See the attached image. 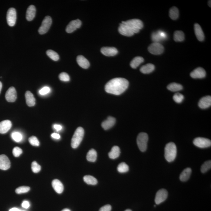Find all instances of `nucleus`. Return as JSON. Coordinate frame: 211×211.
Instances as JSON below:
<instances>
[{"mask_svg": "<svg viewBox=\"0 0 211 211\" xmlns=\"http://www.w3.org/2000/svg\"><path fill=\"white\" fill-rule=\"evenodd\" d=\"M112 207L111 205H105L100 209L99 211H111Z\"/></svg>", "mask_w": 211, "mask_h": 211, "instance_id": "obj_45", "label": "nucleus"}, {"mask_svg": "<svg viewBox=\"0 0 211 211\" xmlns=\"http://www.w3.org/2000/svg\"><path fill=\"white\" fill-rule=\"evenodd\" d=\"M190 75L193 78H203L206 76V73L204 69L201 67H198L191 73Z\"/></svg>", "mask_w": 211, "mask_h": 211, "instance_id": "obj_14", "label": "nucleus"}, {"mask_svg": "<svg viewBox=\"0 0 211 211\" xmlns=\"http://www.w3.org/2000/svg\"><path fill=\"white\" fill-rule=\"evenodd\" d=\"M155 69V66L151 63H148L141 66L140 71L144 74H148L153 72Z\"/></svg>", "mask_w": 211, "mask_h": 211, "instance_id": "obj_25", "label": "nucleus"}, {"mask_svg": "<svg viewBox=\"0 0 211 211\" xmlns=\"http://www.w3.org/2000/svg\"><path fill=\"white\" fill-rule=\"evenodd\" d=\"M128 81L123 78H115L111 79L106 85L105 90L108 93L115 95L121 94L128 89Z\"/></svg>", "mask_w": 211, "mask_h": 211, "instance_id": "obj_2", "label": "nucleus"}, {"mask_svg": "<svg viewBox=\"0 0 211 211\" xmlns=\"http://www.w3.org/2000/svg\"><path fill=\"white\" fill-rule=\"evenodd\" d=\"M177 155V147L173 142H170L165 148V157L168 162H171L175 159Z\"/></svg>", "mask_w": 211, "mask_h": 211, "instance_id": "obj_3", "label": "nucleus"}, {"mask_svg": "<svg viewBox=\"0 0 211 211\" xmlns=\"http://www.w3.org/2000/svg\"><path fill=\"white\" fill-rule=\"evenodd\" d=\"M9 211H25L24 210H22L21 209H19L18 208H13L10 209Z\"/></svg>", "mask_w": 211, "mask_h": 211, "instance_id": "obj_49", "label": "nucleus"}, {"mask_svg": "<svg viewBox=\"0 0 211 211\" xmlns=\"http://www.w3.org/2000/svg\"><path fill=\"white\" fill-rule=\"evenodd\" d=\"M174 39L176 42H181L185 40V34L183 31H176L174 34Z\"/></svg>", "mask_w": 211, "mask_h": 211, "instance_id": "obj_31", "label": "nucleus"}, {"mask_svg": "<svg viewBox=\"0 0 211 211\" xmlns=\"http://www.w3.org/2000/svg\"><path fill=\"white\" fill-rule=\"evenodd\" d=\"M148 50L152 54L160 55L164 52V46L160 43L154 42L149 46Z\"/></svg>", "mask_w": 211, "mask_h": 211, "instance_id": "obj_7", "label": "nucleus"}, {"mask_svg": "<svg viewBox=\"0 0 211 211\" xmlns=\"http://www.w3.org/2000/svg\"><path fill=\"white\" fill-rule=\"evenodd\" d=\"M52 186L54 190L57 193H61L64 190V186L60 180L55 179L53 180L52 183Z\"/></svg>", "mask_w": 211, "mask_h": 211, "instance_id": "obj_20", "label": "nucleus"}, {"mask_svg": "<svg viewBox=\"0 0 211 211\" xmlns=\"http://www.w3.org/2000/svg\"><path fill=\"white\" fill-rule=\"evenodd\" d=\"M193 143L196 146L201 148H207L210 147L211 145L210 140L202 137H197L195 138Z\"/></svg>", "mask_w": 211, "mask_h": 211, "instance_id": "obj_9", "label": "nucleus"}, {"mask_svg": "<svg viewBox=\"0 0 211 211\" xmlns=\"http://www.w3.org/2000/svg\"><path fill=\"white\" fill-rule=\"evenodd\" d=\"M115 122L116 120L115 118L112 117H108L106 120L102 122V128L106 130L109 129L115 125Z\"/></svg>", "mask_w": 211, "mask_h": 211, "instance_id": "obj_18", "label": "nucleus"}, {"mask_svg": "<svg viewBox=\"0 0 211 211\" xmlns=\"http://www.w3.org/2000/svg\"><path fill=\"white\" fill-rule=\"evenodd\" d=\"M97 157V153L94 149H91L88 153L86 156V159L88 161L95 162L96 161Z\"/></svg>", "mask_w": 211, "mask_h": 211, "instance_id": "obj_29", "label": "nucleus"}, {"mask_svg": "<svg viewBox=\"0 0 211 211\" xmlns=\"http://www.w3.org/2000/svg\"><path fill=\"white\" fill-rule=\"evenodd\" d=\"M59 78L61 81L65 82H69L70 79L69 75L67 73H64V72L60 74Z\"/></svg>", "mask_w": 211, "mask_h": 211, "instance_id": "obj_42", "label": "nucleus"}, {"mask_svg": "<svg viewBox=\"0 0 211 211\" xmlns=\"http://www.w3.org/2000/svg\"><path fill=\"white\" fill-rule=\"evenodd\" d=\"M47 55L52 60L57 61L59 60V56L58 54L54 50H47L46 52Z\"/></svg>", "mask_w": 211, "mask_h": 211, "instance_id": "obj_34", "label": "nucleus"}, {"mask_svg": "<svg viewBox=\"0 0 211 211\" xmlns=\"http://www.w3.org/2000/svg\"><path fill=\"white\" fill-rule=\"evenodd\" d=\"M142 21L138 19H133L126 21H122L119 24L118 31L122 35L131 37L137 33L143 27Z\"/></svg>", "mask_w": 211, "mask_h": 211, "instance_id": "obj_1", "label": "nucleus"}, {"mask_svg": "<svg viewBox=\"0 0 211 211\" xmlns=\"http://www.w3.org/2000/svg\"><path fill=\"white\" fill-rule=\"evenodd\" d=\"M167 89L172 92H178L183 89V86L180 84L173 83L170 84L167 86Z\"/></svg>", "mask_w": 211, "mask_h": 211, "instance_id": "obj_30", "label": "nucleus"}, {"mask_svg": "<svg viewBox=\"0 0 211 211\" xmlns=\"http://www.w3.org/2000/svg\"><path fill=\"white\" fill-rule=\"evenodd\" d=\"M84 135V130L82 127H79L77 129L73 136L71 141V146L76 149L80 145Z\"/></svg>", "mask_w": 211, "mask_h": 211, "instance_id": "obj_4", "label": "nucleus"}, {"mask_svg": "<svg viewBox=\"0 0 211 211\" xmlns=\"http://www.w3.org/2000/svg\"><path fill=\"white\" fill-rule=\"evenodd\" d=\"M52 20L51 17L47 16L45 17L42 22V25L38 30V32L40 34H44L47 32L51 26Z\"/></svg>", "mask_w": 211, "mask_h": 211, "instance_id": "obj_6", "label": "nucleus"}, {"mask_svg": "<svg viewBox=\"0 0 211 211\" xmlns=\"http://www.w3.org/2000/svg\"><path fill=\"white\" fill-rule=\"evenodd\" d=\"M22 153V150L18 147H14L13 150V154L14 157H19Z\"/></svg>", "mask_w": 211, "mask_h": 211, "instance_id": "obj_43", "label": "nucleus"}, {"mask_svg": "<svg viewBox=\"0 0 211 211\" xmlns=\"http://www.w3.org/2000/svg\"><path fill=\"white\" fill-rule=\"evenodd\" d=\"M211 168V160L205 162L201 167V172L203 173H206L208 170L210 169Z\"/></svg>", "mask_w": 211, "mask_h": 211, "instance_id": "obj_37", "label": "nucleus"}, {"mask_svg": "<svg viewBox=\"0 0 211 211\" xmlns=\"http://www.w3.org/2000/svg\"><path fill=\"white\" fill-rule=\"evenodd\" d=\"M144 62V59L141 56H137L131 61L130 66L133 69H136Z\"/></svg>", "mask_w": 211, "mask_h": 211, "instance_id": "obj_28", "label": "nucleus"}, {"mask_svg": "<svg viewBox=\"0 0 211 211\" xmlns=\"http://www.w3.org/2000/svg\"><path fill=\"white\" fill-rule=\"evenodd\" d=\"M22 206L23 208L25 209H28L30 206V204L29 202L27 201H24L22 204Z\"/></svg>", "mask_w": 211, "mask_h": 211, "instance_id": "obj_46", "label": "nucleus"}, {"mask_svg": "<svg viewBox=\"0 0 211 211\" xmlns=\"http://www.w3.org/2000/svg\"><path fill=\"white\" fill-rule=\"evenodd\" d=\"M194 31L196 37L199 41H203L204 40L205 35L201 27L198 24L196 23L194 25Z\"/></svg>", "mask_w": 211, "mask_h": 211, "instance_id": "obj_19", "label": "nucleus"}, {"mask_svg": "<svg viewBox=\"0 0 211 211\" xmlns=\"http://www.w3.org/2000/svg\"><path fill=\"white\" fill-rule=\"evenodd\" d=\"M129 168L128 165L125 163L122 162L118 165L117 167V170L119 173H123L128 172Z\"/></svg>", "mask_w": 211, "mask_h": 211, "instance_id": "obj_36", "label": "nucleus"}, {"mask_svg": "<svg viewBox=\"0 0 211 211\" xmlns=\"http://www.w3.org/2000/svg\"><path fill=\"white\" fill-rule=\"evenodd\" d=\"M5 98L9 102H15L17 98V94L15 88L11 87L8 90L6 93Z\"/></svg>", "mask_w": 211, "mask_h": 211, "instance_id": "obj_12", "label": "nucleus"}, {"mask_svg": "<svg viewBox=\"0 0 211 211\" xmlns=\"http://www.w3.org/2000/svg\"><path fill=\"white\" fill-rule=\"evenodd\" d=\"M169 16L173 20H176L178 18L179 15V12L178 9L176 7H173L170 9L169 10Z\"/></svg>", "mask_w": 211, "mask_h": 211, "instance_id": "obj_32", "label": "nucleus"}, {"mask_svg": "<svg viewBox=\"0 0 211 211\" xmlns=\"http://www.w3.org/2000/svg\"><path fill=\"white\" fill-rule=\"evenodd\" d=\"M62 211H71L70 210V209H63V210H62Z\"/></svg>", "mask_w": 211, "mask_h": 211, "instance_id": "obj_51", "label": "nucleus"}, {"mask_svg": "<svg viewBox=\"0 0 211 211\" xmlns=\"http://www.w3.org/2000/svg\"><path fill=\"white\" fill-rule=\"evenodd\" d=\"M25 98L26 102L29 106L32 107L35 105L36 100L33 94L29 91L26 92Z\"/></svg>", "mask_w": 211, "mask_h": 211, "instance_id": "obj_21", "label": "nucleus"}, {"mask_svg": "<svg viewBox=\"0 0 211 211\" xmlns=\"http://www.w3.org/2000/svg\"><path fill=\"white\" fill-rule=\"evenodd\" d=\"M82 22L79 19L73 20L71 21L66 26V31L69 33H73L75 30L80 28L82 25Z\"/></svg>", "mask_w": 211, "mask_h": 211, "instance_id": "obj_11", "label": "nucleus"}, {"mask_svg": "<svg viewBox=\"0 0 211 211\" xmlns=\"http://www.w3.org/2000/svg\"><path fill=\"white\" fill-rule=\"evenodd\" d=\"M12 123L10 120H4L0 122V133L5 134L10 129Z\"/></svg>", "mask_w": 211, "mask_h": 211, "instance_id": "obj_15", "label": "nucleus"}, {"mask_svg": "<svg viewBox=\"0 0 211 211\" xmlns=\"http://www.w3.org/2000/svg\"><path fill=\"white\" fill-rule=\"evenodd\" d=\"M208 3H209V6L211 7V1H209Z\"/></svg>", "mask_w": 211, "mask_h": 211, "instance_id": "obj_52", "label": "nucleus"}, {"mask_svg": "<svg viewBox=\"0 0 211 211\" xmlns=\"http://www.w3.org/2000/svg\"><path fill=\"white\" fill-rule=\"evenodd\" d=\"M198 105L199 107L202 109H206L209 107L211 105V97H204L199 101Z\"/></svg>", "mask_w": 211, "mask_h": 211, "instance_id": "obj_17", "label": "nucleus"}, {"mask_svg": "<svg viewBox=\"0 0 211 211\" xmlns=\"http://www.w3.org/2000/svg\"><path fill=\"white\" fill-rule=\"evenodd\" d=\"M125 211H132L131 210V209H126V210H125Z\"/></svg>", "mask_w": 211, "mask_h": 211, "instance_id": "obj_53", "label": "nucleus"}, {"mask_svg": "<svg viewBox=\"0 0 211 211\" xmlns=\"http://www.w3.org/2000/svg\"><path fill=\"white\" fill-rule=\"evenodd\" d=\"M166 37L165 33L160 31L158 32L153 33L152 35V39L154 42L158 43L161 40L165 39Z\"/></svg>", "mask_w": 211, "mask_h": 211, "instance_id": "obj_24", "label": "nucleus"}, {"mask_svg": "<svg viewBox=\"0 0 211 211\" xmlns=\"http://www.w3.org/2000/svg\"><path fill=\"white\" fill-rule=\"evenodd\" d=\"M168 197L167 190L165 189H161L157 191L156 194L155 202L156 204L159 205L166 200Z\"/></svg>", "mask_w": 211, "mask_h": 211, "instance_id": "obj_10", "label": "nucleus"}, {"mask_svg": "<svg viewBox=\"0 0 211 211\" xmlns=\"http://www.w3.org/2000/svg\"><path fill=\"white\" fill-rule=\"evenodd\" d=\"M10 161L6 155H0V169L7 170L10 167Z\"/></svg>", "mask_w": 211, "mask_h": 211, "instance_id": "obj_13", "label": "nucleus"}, {"mask_svg": "<svg viewBox=\"0 0 211 211\" xmlns=\"http://www.w3.org/2000/svg\"><path fill=\"white\" fill-rule=\"evenodd\" d=\"M102 54L107 56H113L116 55L118 50L116 48L113 47H103L101 50Z\"/></svg>", "mask_w": 211, "mask_h": 211, "instance_id": "obj_16", "label": "nucleus"}, {"mask_svg": "<svg viewBox=\"0 0 211 211\" xmlns=\"http://www.w3.org/2000/svg\"><path fill=\"white\" fill-rule=\"evenodd\" d=\"M30 190V187L26 186H20L16 189L15 192L17 194H21L27 193Z\"/></svg>", "mask_w": 211, "mask_h": 211, "instance_id": "obj_38", "label": "nucleus"}, {"mask_svg": "<svg viewBox=\"0 0 211 211\" xmlns=\"http://www.w3.org/2000/svg\"><path fill=\"white\" fill-rule=\"evenodd\" d=\"M6 19L9 26L11 27L15 26L17 20V12L15 8H11L8 10Z\"/></svg>", "mask_w": 211, "mask_h": 211, "instance_id": "obj_8", "label": "nucleus"}, {"mask_svg": "<svg viewBox=\"0 0 211 211\" xmlns=\"http://www.w3.org/2000/svg\"><path fill=\"white\" fill-rule=\"evenodd\" d=\"M53 127H54V129L57 131H60L62 128L61 125H59V124H54Z\"/></svg>", "mask_w": 211, "mask_h": 211, "instance_id": "obj_48", "label": "nucleus"}, {"mask_svg": "<svg viewBox=\"0 0 211 211\" xmlns=\"http://www.w3.org/2000/svg\"><path fill=\"white\" fill-rule=\"evenodd\" d=\"M2 89V83L0 82V94H1V90Z\"/></svg>", "mask_w": 211, "mask_h": 211, "instance_id": "obj_50", "label": "nucleus"}, {"mask_svg": "<svg viewBox=\"0 0 211 211\" xmlns=\"http://www.w3.org/2000/svg\"><path fill=\"white\" fill-rule=\"evenodd\" d=\"M148 136L145 133H141L137 138V144L140 151L145 152L147 149Z\"/></svg>", "mask_w": 211, "mask_h": 211, "instance_id": "obj_5", "label": "nucleus"}, {"mask_svg": "<svg viewBox=\"0 0 211 211\" xmlns=\"http://www.w3.org/2000/svg\"><path fill=\"white\" fill-rule=\"evenodd\" d=\"M173 98L175 102L177 103H180L183 102L184 99V97L182 94L177 93L175 94Z\"/></svg>", "mask_w": 211, "mask_h": 211, "instance_id": "obj_39", "label": "nucleus"}, {"mask_svg": "<svg viewBox=\"0 0 211 211\" xmlns=\"http://www.w3.org/2000/svg\"><path fill=\"white\" fill-rule=\"evenodd\" d=\"M29 141L31 145L34 146H38L40 142L38 138L35 136H32L29 138Z\"/></svg>", "mask_w": 211, "mask_h": 211, "instance_id": "obj_41", "label": "nucleus"}, {"mask_svg": "<svg viewBox=\"0 0 211 211\" xmlns=\"http://www.w3.org/2000/svg\"><path fill=\"white\" fill-rule=\"evenodd\" d=\"M192 173V170L190 168L185 169L181 174L180 176V180L182 181H186L190 178Z\"/></svg>", "mask_w": 211, "mask_h": 211, "instance_id": "obj_26", "label": "nucleus"}, {"mask_svg": "<svg viewBox=\"0 0 211 211\" xmlns=\"http://www.w3.org/2000/svg\"><path fill=\"white\" fill-rule=\"evenodd\" d=\"M121 151L119 147L117 146H115L112 147V150L108 154L110 158L115 159L117 158L120 154Z\"/></svg>", "mask_w": 211, "mask_h": 211, "instance_id": "obj_27", "label": "nucleus"}, {"mask_svg": "<svg viewBox=\"0 0 211 211\" xmlns=\"http://www.w3.org/2000/svg\"><path fill=\"white\" fill-rule=\"evenodd\" d=\"M52 138L56 139H59L60 138V136L58 133H53L51 135Z\"/></svg>", "mask_w": 211, "mask_h": 211, "instance_id": "obj_47", "label": "nucleus"}, {"mask_svg": "<svg viewBox=\"0 0 211 211\" xmlns=\"http://www.w3.org/2000/svg\"><path fill=\"white\" fill-rule=\"evenodd\" d=\"M31 169L33 173H38L41 170V167L35 161H33L31 164Z\"/></svg>", "mask_w": 211, "mask_h": 211, "instance_id": "obj_40", "label": "nucleus"}, {"mask_svg": "<svg viewBox=\"0 0 211 211\" xmlns=\"http://www.w3.org/2000/svg\"><path fill=\"white\" fill-rule=\"evenodd\" d=\"M84 181L88 185H95L98 183V180L93 176L87 175L83 177Z\"/></svg>", "mask_w": 211, "mask_h": 211, "instance_id": "obj_33", "label": "nucleus"}, {"mask_svg": "<svg viewBox=\"0 0 211 211\" xmlns=\"http://www.w3.org/2000/svg\"><path fill=\"white\" fill-rule=\"evenodd\" d=\"M50 87H48V86H45V87L42 88L40 90L39 93L40 95H44L50 93Z\"/></svg>", "mask_w": 211, "mask_h": 211, "instance_id": "obj_44", "label": "nucleus"}, {"mask_svg": "<svg viewBox=\"0 0 211 211\" xmlns=\"http://www.w3.org/2000/svg\"><path fill=\"white\" fill-rule=\"evenodd\" d=\"M77 62L82 68L88 69L90 66V63L87 59L82 55H79L77 58Z\"/></svg>", "mask_w": 211, "mask_h": 211, "instance_id": "obj_23", "label": "nucleus"}, {"mask_svg": "<svg viewBox=\"0 0 211 211\" xmlns=\"http://www.w3.org/2000/svg\"><path fill=\"white\" fill-rule=\"evenodd\" d=\"M36 10L34 5H30L27 8L26 18L28 21H31L34 19L35 16Z\"/></svg>", "mask_w": 211, "mask_h": 211, "instance_id": "obj_22", "label": "nucleus"}, {"mask_svg": "<svg viewBox=\"0 0 211 211\" xmlns=\"http://www.w3.org/2000/svg\"><path fill=\"white\" fill-rule=\"evenodd\" d=\"M11 138L17 142H19L22 140L23 137L21 133L18 131L13 132L11 135Z\"/></svg>", "mask_w": 211, "mask_h": 211, "instance_id": "obj_35", "label": "nucleus"}]
</instances>
